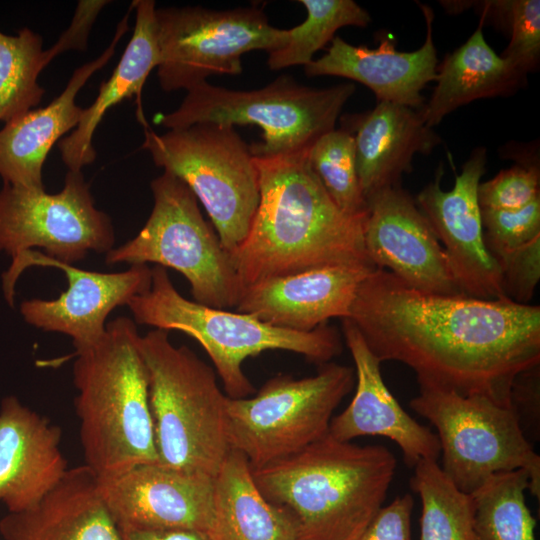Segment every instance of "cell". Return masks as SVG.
<instances>
[{"instance_id": "obj_1", "label": "cell", "mask_w": 540, "mask_h": 540, "mask_svg": "<svg viewBox=\"0 0 540 540\" xmlns=\"http://www.w3.org/2000/svg\"><path fill=\"white\" fill-rule=\"evenodd\" d=\"M348 319L381 363L408 366L418 384L505 406L516 377L540 365L538 305L423 292L377 268L359 285Z\"/></svg>"}, {"instance_id": "obj_2", "label": "cell", "mask_w": 540, "mask_h": 540, "mask_svg": "<svg viewBox=\"0 0 540 540\" xmlns=\"http://www.w3.org/2000/svg\"><path fill=\"white\" fill-rule=\"evenodd\" d=\"M308 151L254 157L260 199L244 241L230 253L244 288L315 268L368 265L365 215L344 213L308 162Z\"/></svg>"}, {"instance_id": "obj_3", "label": "cell", "mask_w": 540, "mask_h": 540, "mask_svg": "<svg viewBox=\"0 0 540 540\" xmlns=\"http://www.w3.org/2000/svg\"><path fill=\"white\" fill-rule=\"evenodd\" d=\"M396 465L383 445L328 433L252 475L265 498L290 515L297 540H358L384 506Z\"/></svg>"}, {"instance_id": "obj_4", "label": "cell", "mask_w": 540, "mask_h": 540, "mask_svg": "<svg viewBox=\"0 0 540 540\" xmlns=\"http://www.w3.org/2000/svg\"><path fill=\"white\" fill-rule=\"evenodd\" d=\"M136 323L120 316L102 338L76 353L75 409L85 465L100 481L157 463L146 365Z\"/></svg>"}, {"instance_id": "obj_5", "label": "cell", "mask_w": 540, "mask_h": 540, "mask_svg": "<svg viewBox=\"0 0 540 540\" xmlns=\"http://www.w3.org/2000/svg\"><path fill=\"white\" fill-rule=\"evenodd\" d=\"M127 306L137 324L168 332L177 330L194 338L208 354L230 398L255 393L242 369L250 357L283 350L321 365L343 350L338 330L327 324L310 332H298L270 325L247 313L189 300L175 288L167 269L158 265L152 269L150 288L133 297Z\"/></svg>"}, {"instance_id": "obj_6", "label": "cell", "mask_w": 540, "mask_h": 540, "mask_svg": "<svg viewBox=\"0 0 540 540\" xmlns=\"http://www.w3.org/2000/svg\"><path fill=\"white\" fill-rule=\"evenodd\" d=\"M149 380V400L159 464L215 477L230 448L226 433L228 396L214 370L169 332L139 337Z\"/></svg>"}, {"instance_id": "obj_7", "label": "cell", "mask_w": 540, "mask_h": 540, "mask_svg": "<svg viewBox=\"0 0 540 540\" xmlns=\"http://www.w3.org/2000/svg\"><path fill=\"white\" fill-rule=\"evenodd\" d=\"M351 83L317 89L283 74L263 88L233 90L205 81L187 91L170 113L155 115L154 122L167 129L198 123L256 125L262 142L250 145L254 157L268 158L307 151L336 121L354 94Z\"/></svg>"}, {"instance_id": "obj_8", "label": "cell", "mask_w": 540, "mask_h": 540, "mask_svg": "<svg viewBox=\"0 0 540 540\" xmlns=\"http://www.w3.org/2000/svg\"><path fill=\"white\" fill-rule=\"evenodd\" d=\"M153 208L145 225L128 242L105 255L107 264L155 263L181 273L195 302L235 308L243 287L230 253L200 211L190 188L168 171L150 183Z\"/></svg>"}, {"instance_id": "obj_9", "label": "cell", "mask_w": 540, "mask_h": 540, "mask_svg": "<svg viewBox=\"0 0 540 540\" xmlns=\"http://www.w3.org/2000/svg\"><path fill=\"white\" fill-rule=\"evenodd\" d=\"M142 149L157 167L182 180L205 208L221 244L245 239L260 199L254 156L235 126L198 123L156 134L145 127Z\"/></svg>"}, {"instance_id": "obj_10", "label": "cell", "mask_w": 540, "mask_h": 540, "mask_svg": "<svg viewBox=\"0 0 540 540\" xmlns=\"http://www.w3.org/2000/svg\"><path fill=\"white\" fill-rule=\"evenodd\" d=\"M355 380L354 368L330 361L313 376L277 375L252 397H228L229 448L252 470L301 451L329 433L334 411Z\"/></svg>"}, {"instance_id": "obj_11", "label": "cell", "mask_w": 540, "mask_h": 540, "mask_svg": "<svg viewBox=\"0 0 540 540\" xmlns=\"http://www.w3.org/2000/svg\"><path fill=\"white\" fill-rule=\"evenodd\" d=\"M410 407L436 429L441 468L458 489L471 494L496 473L523 469L539 500L540 456L512 407L429 384H419Z\"/></svg>"}, {"instance_id": "obj_12", "label": "cell", "mask_w": 540, "mask_h": 540, "mask_svg": "<svg viewBox=\"0 0 540 540\" xmlns=\"http://www.w3.org/2000/svg\"><path fill=\"white\" fill-rule=\"evenodd\" d=\"M155 21L157 76L165 92L188 91L216 74L239 75L242 55L254 50L270 53L287 40V29L272 26L255 6L156 8Z\"/></svg>"}, {"instance_id": "obj_13", "label": "cell", "mask_w": 540, "mask_h": 540, "mask_svg": "<svg viewBox=\"0 0 540 540\" xmlns=\"http://www.w3.org/2000/svg\"><path fill=\"white\" fill-rule=\"evenodd\" d=\"M110 217L95 206L82 171H69L62 190L3 184L0 190V251L15 258L41 248L47 257L75 265L89 252L114 248Z\"/></svg>"}, {"instance_id": "obj_14", "label": "cell", "mask_w": 540, "mask_h": 540, "mask_svg": "<svg viewBox=\"0 0 540 540\" xmlns=\"http://www.w3.org/2000/svg\"><path fill=\"white\" fill-rule=\"evenodd\" d=\"M31 266L55 267L64 272L68 288L52 300L30 299L20 305L24 320L47 332L71 337L76 353L95 345L104 335L106 318L118 306L147 291L152 269L147 264L130 265L114 273L87 271L28 250L12 259L2 275L6 301L14 306L15 284L23 270Z\"/></svg>"}, {"instance_id": "obj_15", "label": "cell", "mask_w": 540, "mask_h": 540, "mask_svg": "<svg viewBox=\"0 0 540 540\" xmlns=\"http://www.w3.org/2000/svg\"><path fill=\"white\" fill-rule=\"evenodd\" d=\"M486 163V149L475 148L448 191L441 187L444 174L441 163L433 180L414 200L443 247L460 292L474 298L497 300L507 297L498 263L484 241L478 202V186Z\"/></svg>"}, {"instance_id": "obj_16", "label": "cell", "mask_w": 540, "mask_h": 540, "mask_svg": "<svg viewBox=\"0 0 540 540\" xmlns=\"http://www.w3.org/2000/svg\"><path fill=\"white\" fill-rule=\"evenodd\" d=\"M366 203L364 247L376 268L389 271L419 291L462 294L443 247L406 190L391 186L373 194Z\"/></svg>"}, {"instance_id": "obj_17", "label": "cell", "mask_w": 540, "mask_h": 540, "mask_svg": "<svg viewBox=\"0 0 540 540\" xmlns=\"http://www.w3.org/2000/svg\"><path fill=\"white\" fill-rule=\"evenodd\" d=\"M100 487L121 530L193 529L207 533L211 526L214 477L209 475L151 463L100 481Z\"/></svg>"}, {"instance_id": "obj_18", "label": "cell", "mask_w": 540, "mask_h": 540, "mask_svg": "<svg viewBox=\"0 0 540 540\" xmlns=\"http://www.w3.org/2000/svg\"><path fill=\"white\" fill-rule=\"evenodd\" d=\"M342 331L355 366L356 388L348 406L333 416L329 434L344 442L362 436L385 437L398 445L409 467L420 460L438 461L436 433L418 423L398 403L382 378L381 362L348 318L342 319Z\"/></svg>"}, {"instance_id": "obj_19", "label": "cell", "mask_w": 540, "mask_h": 540, "mask_svg": "<svg viewBox=\"0 0 540 540\" xmlns=\"http://www.w3.org/2000/svg\"><path fill=\"white\" fill-rule=\"evenodd\" d=\"M375 269L334 265L268 279L244 288L235 308L276 327L310 332L331 318H348L359 285Z\"/></svg>"}, {"instance_id": "obj_20", "label": "cell", "mask_w": 540, "mask_h": 540, "mask_svg": "<svg viewBox=\"0 0 540 540\" xmlns=\"http://www.w3.org/2000/svg\"><path fill=\"white\" fill-rule=\"evenodd\" d=\"M62 431L15 396L0 404V502L9 513L37 505L65 475Z\"/></svg>"}, {"instance_id": "obj_21", "label": "cell", "mask_w": 540, "mask_h": 540, "mask_svg": "<svg viewBox=\"0 0 540 540\" xmlns=\"http://www.w3.org/2000/svg\"><path fill=\"white\" fill-rule=\"evenodd\" d=\"M419 7L426 22V39L419 49L400 52L387 40H382L377 49H370L335 36L326 54L304 66L305 74L348 78L370 88L378 102L420 109L424 105L421 91L436 79L438 59L433 42V11L424 4Z\"/></svg>"}, {"instance_id": "obj_22", "label": "cell", "mask_w": 540, "mask_h": 540, "mask_svg": "<svg viewBox=\"0 0 540 540\" xmlns=\"http://www.w3.org/2000/svg\"><path fill=\"white\" fill-rule=\"evenodd\" d=\"M129 11L100 56L74 70L66 87L48 105L32 109L0 129V176L3 184L25 188H45L42 171L53 145L75 129L84 108L76 104L79 91L90 77L113 57L118 42L128 31Z\"/></svg>"}, {"instance_id": "obj_23", "label": "cell", "mask_w": 540, "mask_h": 540, "mask_svg": "<svg viewBox=\"0 0 540 540\" xmlns=\"http://www.w3.org/2000/svg\"><path fill=\"white\" fill-rule=\"evenodd\" d=\"M0 534L4 540H122L100 481L85 464L68 469L34 507L3 517Z\"/></svg>"}, {"instance_id": "obj_24", "label": "cell", "mask_w": 540, "mask_h": 540, "mask_svg": "<svg viewBox=\"0 0 540 540\" xmlns=\"http://www.w3.org/2000/svg\"><path fill=\"white\" fill-rule=\"evenodd\" d=\"M356 168L365 201L376 192L400 185L412 170L416 153L430 154L441 138L426 125L420 109L379 101L364 114L349 117Z\"/></svg>"}, {"instance_id": "obj_25", "label": "cell", "mask_w": 540, "mask_h": 540, "mask_svg": "<svg viewBox=\"0 0 540 540\" xmlns=\"http://www.w3.org/2000/svg\"><path fill=\"white\" fill-rule=\"evenodd\" d=\"M135 10L133 35L123 52L118 65L107 81L102 82L97 97L84 108L77 127L59 142L61 158L69 171H81L94 162L96 151L93 136L105 113L124 99L136 96L140 104L143 86L154 68H157L160 53L156 33L153 0H134Z\"/></svg>"}, {"instance_id": "obj_26", "label": "cell", "mask_w": 540, "mask_h": 540, "mask_svg": "<svg viewBox=\"0 0 540 540\" xmlns=\"http://www.w3.org/2000/svg\"><path fill=\"white\" fill-rule=\"evenodd\" d=\"M483 19L469 39L447 54L437 68V84L421 114L430 128L462 105L477 99L510 95L526 76L497 55L483 35Z\"/></svg>"}, {"instance_id": "obj_27", "label": "cell", "mask_w": 540, "mask_h": 540, "mask_svg": "<svg viewBox=\"0 0 540 540\" xmlns=\"http://www.w3.org/2000/svg\"><path fill=\"white\" fill-rule=\"evenodd\" d=\"M207 534L211 540H297L290 515L265 498L245 457L232 449L214 477Z\"/></svg>"}, {"instance_id": "obj_28", "label": "cell", "mask_w": 540, "mask_h": 540, "mask_svg": "<svg viewBox=\"0 0 540 540\" xmlns=\"http://www.w3.org/2000/svg\"><path fill=\"white\" fill-rule=\"evenodd\" d=\"M410 478L421 501L419 540H476L471 494L458 489L438 461L420 460Z\"/></svg>"}, {"instance_id": "obj_29", "label": "cell", "mask_w": 540, "mask_h": 540, "mask_svg": "<svg viewBox=\"0 0 540 540\" xmlns=\"http://www.w3.org/2000/svg\"><path fill=\"white\" fill-rule=\"evenodd\" d=\"M530 478L523 470L489 477L471 496L476 540H536V519L526 504Z\"/></svg>"}, {"instance_id": "obj_30", "label": "cell", "mask_w": 540, "mask_h": 540, "mask_svg": "<svg viewBox=\"0 0 540 540\" xmlns=\"http://www.w3.org/2000/svg\"><path fill=\"white\" fill-rule=\"evenodd\" d=\"M49 63L40 34L27 27L16 35L0 31V122L6 124L41 102L45 90L38 77Z\"/></svg>"}, {"instance_id": "obj_31", "label": "cell", "mask_w": 540, "mask_h": 540, "mask_svg": "<svg viewBox=\"0 0 540 540\" xmlns=\"http://www.w3.org/2000/svg\"><path fill=\"white\" fill-rule=\"evenodd\" d=\"M307 11L306 19L287 29L283 47L268 53L270 70H281L295 65H307L314 54L335 37L345 26L366 27L371 22L369 13L353 0H299Z\"/></svg>"}, {"instance_id": "obj_32", "label": "cell", "mask_w": 540, "mask_h": 540, "mask_svg": "<svg viewBox=\"0 0 540 540\" xmlns=\"http://www.w3.org/2000/svg\"><path fill=\"white\" fill-rule=\"evenodd\" d=\"M307 157L339 209L354 216L368 213L357 175L354 137L348 130L333 129L323 134L310 147Z\"/></svg>"}, {"instance_id": "obj_33", "label": "cell", "mask_w": 540, "mask_h": 540, "mask_svg": "<svg viewBox=\"0 0 540 540\" xmlns=\"http://www.w3.org/2000/svg\"><path fill=\"white\" fill-rule=\"evenodd\" d=\"M484 241L491 255L540 236V197L514 210L481 209Z\"/></svg>"}, {"instance_id": "obj_34", "label": "cell", "mask_w": 540, "mask_h": 540, "mask_svg": "<svg viewBox=\"0 0 540 540\" xmlns=\"http://www.w3.org/2000/svg\"><path fill=\"white\" fill-rule=\"evenodd\" d=\"M540 173L536 164H516L495 177L480 182L478 202L481 209L514 210L540 197Z\"/></svg>"}, {"instance_id": "obj_35", "label": "cell", "mask_w": 540, "mask_h": 540, "mask_svg": "<svg viewBox=\"0 0 540 540\" xmlns=\"http://www.w3.org/2000/svg\"><path fill=\"white\" fill-rule=\"evenodd\" d=\"M508 24L511 38L500 56L526 76L539 65L540 1H509Z\"/></svg>"}, {"instance_id": "obj_36", "label": "cell", "mask_w": 540, "mask_h": 540, "mask_svg": "<svg viewBox=\"0 0 540 540\" xmlns=\"http://www.w3.org/2000/svg\"><path fill=\"white\" fill-rule=\"evenodd\" d=\"M493 257L500 268L506 297L528 305L540 280V236Z\"/></svg>"}, {"instance_id": "obj_37", "label": "cell", "mask_w": 540, "mask_h": 540, "mask_svg": "<svg viewBox=\"0 0 540 540\" xmlns=\"http://www.w3.org/2000/svg\"><path fill=\"white\" fill-rule=\"evenodd\" d=\"M414 498L397 496L381 507L358 540H412L411 515Z\"/></svg>"}, {"instance_id": "obj_38", "label": "cell", "mask_w": 540, "mask_h": 540, "mask_svg": "<svg viewBox=\"0 0 540 540\" xmlns=\"http://www.w3.org/2000/svg\"><path fill=\"white\" fill-rule=\"evenodd\" d=\"M110 1L80 0L68 28L59 36L53 46L46 49L48 60L70 50L85 51L87 41L98 15Z\"/></svg>"}, {"instance_id": "obj_39", "label": "cell", "mask_w": 540, "mask_h": 540, "mask_svg": "<svg viewBox=\"0 0 540 540\" xmlns=\"http://www.w3.org/2000/svg\"><path fill=\"white\" fill-rule=\"evenodd\" d=\"M540 365L519 374L510 391V403L524 433L527 423L536 434L539 426ZM525 435V434H524Z\"/></svg>"}, {"instance_id": "obj_40", "label": "cell", "mask_w": 540, "mask_h": 540, "mask_svg": "<svg viewBox=\"0 0 540 540\" xmlns=\"http://www.w3.org/2000/svg\"><path fill=\"white\" fill-rule=\"evenodd\" d=\"M122 540H211L206 532L193 529H126Z\"/></svg>"}]
</instances>
